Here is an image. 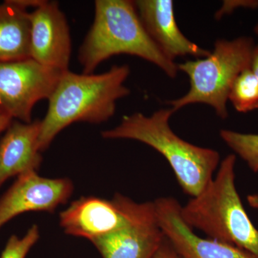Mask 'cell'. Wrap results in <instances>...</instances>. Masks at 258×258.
Masks as SVG:
<instances>
[{
    "mask_svg": "<svg viewBox=\"0 0 258 258\" xmlns=\"http://www.w3.org/2000/svg\"><path fill=\"white\" fill-rule=\"evenodd\" d=\"M129 74L128 64L113 66L101 74L64 71L47 99L46 115L40 120V152L46 150L58 134L72 123L100 124L109 120L115 114L117 101L131 92L124 85Z\"/></svg>",
    "mask_w": 258,
    "mask_h": 258,
    "instance_id": "6da1fadb",
    "label": "cell"
},
{
    "mask_svg": "<svg viewBox=\"0 0 258 258\" xmlns=\"http://www.w3.org/2000/svg\"><path fill=\"white\" fill-rule=\"evenodd\" d=\"M121 54L149 61L171 79L177 76V64L149 36L134 1L97 0L94 21L79 49L83 74H93L102 62Z\"/></svg>",
    "mask_w": 258,
    "mask_h": 258,
    "instance_id": "7a4b0ae2",
    "label": "cell"
},
{
    "mask_svg": "<svg viewBox=\"0 0 258 258\" xmlns=\"http://www.w3.org/2000/svg\"><path fill=\"white\" fill-rule=\"evenodd\" d=\"M174 111L160 109L150 116L142 113L125 115L119 125L103 131L106 139H131L149 146L169 163L180 187L191 198L200 195L213 179L220 164L218 152L189 143L169 125Z\"/></svg>",
    "mask_w": 258,
    "mask_h": 258,
    "instance_id": "3957f363",
    "label": "cell"
},
{
    "mask_svg": "<svg viewBox=\"0 0 258 258\" xmlns=\"http://www.w3.org/2000/svg\"><path fill=\"white\" fill-rule=\"evenodd\" d=\"M236 159L231 154L220 162L206 188L181 206V217L193 230L258 258V228L249 219L236 188Z\"/></svg>",
    "mask_w": 258,
    "mask_h": 258,
    "instance_id": "277c9868",
    "label": "cell"
},
{
    "mask_svg": "<svg viewBox=\"0 0 258 258\" xmlns=\"http://www.w3.org/2000/svg\"><path fill=\"white\" fill-rule=\"evenodd\" d=\"M254 46L253 39L249 37L220 39L207 57L177 64L179 71L189 77V89L184 96L166 103L174 113L188 105L204 103L225 119L228 116L227 102L231 87L237 76L250 68Z\"/></svg>",
    "mask_w": 258,
    "mask_h": 258,
    "instance_id": "5b68a950",
    "label": "cell"
},
{
    "mask_svg": "<svg viewBox=\"0 0 258 258\" xmlns=\"http://www.w3.org/2000/svg\"><path fill=\"white\" fill-rule=\"evenodd\" d=\"M63 72L32 58L0 62V110L13 119L32 122L34 106L48 99Z\"/></svg>",
    "mask_w": 258,
    "mask_h": 258,
    "instance_id": "8992f818",
    "label": "cell"
},
{
    "mask_svg": "<svg viewBox=\"0 0 258 258\" xmlns=\"http://www.w3.org/2000/svg\"><path fill=\"white\" fill-rule=\"evenodd\" d=\"M140 205L119 193L111 200L83 197L60 212V227L67 235L91 241L128 225Z\"/></svg>",
    "mask_w": 258,
    "mask_h": 258,
    "instance_id": "52a82bcc",
    "label": "cell"
},
{
    "mask_svg": "<svg viewBox=\"0 0 258 258\" xmlns=\"http://www.w3.org/2000/svg\"><path fill=\"white\" fill-rule=\"evenodd\" d=\"M74 186L69 178L42 177L30 171L16 181L0 198V229L15 217L30 212L52 213L67 203Z\"/></svg>",
    "mask_w": 258,
    "mask_h": 258,
    "instance_id": "ba28073f",
    "label": "cell"
},
{
    "mask_svg": "<svg viewBox=\"0 0 258 258\" xmlns=\"http://www.w3.org/2000/svg\"><path fill=\"white\" fill-rule=\"evenodd\" d=\"M164 238L154 202H147L128 225L91 242L103 258H153Z\"/></svg>",
    "mask_w": 258,
    "mask_h": 258,
    "instance_id": "9c48e42d",
    "label": "cell"
},
{
    "mask_svg": "<svg viewBox=\"0 0 258 258\" xmlns=\"http://www.w3.org/2000/svg\"><path fill=\"white\" fill-rule=\"evenodd\" d=\"M30 58L39 63L68 71L71 56L69 24L59 4L45 1L30 12Z\"/></svg>",
    "mask_w": 258,
    "mask_h": 258,
    "instance_id": "30bf717a",
    "label": "cell"
},
{
    "mask_svg": "<svg viewBox=\"0 0 258 258\" xmlns=\"http://www.w3.org/2000/svg\"><path fill=\"white\" fill-rule=\"evenodd\" d=\"M154 204L164 236L181 258H256L232 244L197 235L183 220L175 198H158Z\"/></svg>",
    "mask_w": 258,
    "mask_h": 258,
    "instance_id": "8fae6325",
    "label": "cell"
},
{
    "mask_svg": "<svg viewBox=\"0 0 258 258\" xmlns=\"http://www.w3.org/2000/svg\"><path fill=\"white\" fill-rule=\"evenodd\" d=\"M134 4L149 36L170 60L187 55L203 58L210 55V50L190 41L180 30L174 15V2L137 0Z\"/></svg>",
    "mask_w": 258,
    "mask_h": 258,
    "instance_id": "7c38bea8",
    "label": "cell"
},
{
    "mask_svg": "<svg viewBox=\"0 0 258 258\" xmlns=\"http://www.w3.org/2000/svg\"><path fill=\"white\" fill-rule=\"evenodd\" d=\"M40 120H13L0 139V188L10 178L37 171L42 157L39 149Z\"/></svg>",
    "mask_w": 258,
    "mask_h": 258,
    "instance_id": "4fadbf2b",
    "label": "cell"
},
{
    "mask_svg": "<svg viewBox=\"0 0 258 258\" xmlns=\"http://www.w3.org/2000/svg\"><path fill=\"white\" fill-rule=\"evenodd\" d=\"M30 13L18 0L0 5V62L30 58Z\"/></svg>",
    "mask_w": 258,
    "mask_h": 258,
    "instance_id": "5bb4252c",
    "label": "cell"
},
{
    "mask_svg": "<svg viewBox=\"0 0 258 258\" xmlns=\"http://www.w3.org/2000/svg\"><path fill=\"white\" fill-rule=\"evenodd\" d=\"M228 100L240 113L257 109L258 81L250 68L242 71L234 81Z\"/></svg>",
    "mask_w": 258,
    "mask_h": 258,
    "instance_id": "9a60e30c",
    "label": "cell"
},
{
    "mask_svg": "<svg viewBox=\"0 0 258 258\" xmlns=\"http://www.w3.org/2000/svg\"><path fill=\"white\" fill-rule=\"evenodd\" d=\"M220 136L227 147L245 161L251 170L258 173V134L222 129Z\"/></svg>",
    "mask_w": 258,
    "mask_h": 258,
    "instance_id": "2e32d148",
    "label": "cell"
},
{
    "mask_svg": "<svg viewBox=\"0 0 258 258\" xmlns=\"http://www.w3.org/2000/svg\"><path fill=\"white\" fill-rule=\"evenodd\" d=\"M38 226L33 225L23 237L13 235L8 239L0 258H26L34 245L40 239Z\"/></svg>",
    "mask_w": 258,
    "mask_h": 258,
    "instance_id": "e0dca14e",
    "label": "cell"
},
{
    "mask_svg": "<svg viewBox=\"0 0 258 258\" xmlns=\"http://www.w3.org/2000/svg\"><path fill=\"white\" fill-rule=\"evenodd\" d=\"M239 8L256 9L258 8L257 0H227L224 1L220 9L215 13L216 20H221L225 15L233 13Z\"/></svg>",
    "mask_w": 258,
    "mask_h": 258,
    "instance_id": "ac0fdd59",
    "label": "cell"
},
{
    "mask_svg": "<svg viewBox=\"0 0 258 258\" xmlns=\"http://www.w3.org/2000/svg\"><path fill=\"white\" fill-rule=\"evenodd\" d=\"M153 258H181V257L165 237Z\"/></svg>",
    "mask_w": 258,
    "mask_h": 258,
    "instance_id": "d6986e66",
    "label": "cell"
},
{
    "mask_svg": "<svg viewBox=\"0 0 258 258\" xmlns=\"http://www.w3.org/2000/svg\"><path fill=\"white\" fill-rule=\"evenodd\" d=\"M13 120L9 115L0 110V135L8 129Z\"/></svg>",
    "mask_w": 258,
    "mask_h": 258,
    "instance_id": "ffe728a7",
    "label": "cell"
},
{
    "mask_svg": "<svg viewBox=\"0 0 258 258\" xmlns=\"http://www.w3.org/2000/svg\"><path fill=\"white\" fill-rule=\"evenodd\" d=\"M250 69L258 81V45H255L252 52V60H251Z\"/></svg>",
    "mask_w": 258,
    "mask_h": 258,
    "instance_id": "44dd1931",
    "label": "cell"
},
{
    "mask_svg": "<svg viewBox=\"0 0 258 258\" xmlns=\"http://www.w3.org/2000/svg\"><path fill=\"white\" fill-rule=\"evenodd\" d=\"M247 201L251 208L258 210V195H249L247 196Z\"/></svg>",
    "mask_w": 258,
    "mask_h": 258,
    "instance_id": "7402d4cb",
    "label": "cell"
},
{
    "mask_svg": "<svg viewBox=\"0 0 258 258\" xmlns=\"http://www.w3.org/2000/svg\"><path fill=\"white\" fill-rule=\"evenodd\" d=\"M254 32L256 35H257L258 37V23L255 25V27L254 28Z\"/></svg>",
    "mask_w": 258,
    "mask_h": 258,
    "instance_id": "603a6c76",
    "label": "cell"
}]
</instances>
